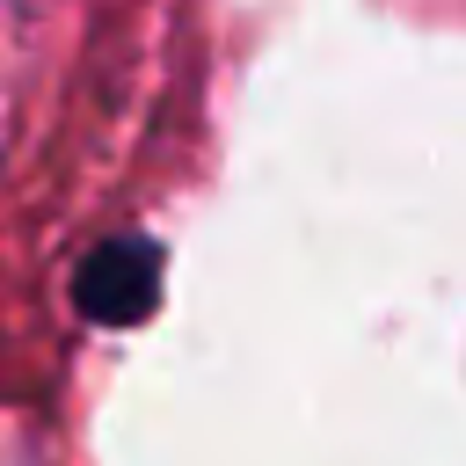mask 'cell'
<instances>
[{
  "label": "cell",
  "instance_id": "cell-1",
  "mask_svg": "<svg viewBox=\"0 0 466 466\" xmlns=\"http://www.w3.org/2000/svg\"><path fill=\"white\" fill-rule=\"evenodd\" d=\"M73 299H80V313L102 320V328H131V320H146L153 299H160V248L138 240V233L102 240V248L80 262Z\"/></svg>",
  "mask_w": 466,
  "mask_h": 466
}]
</instances>
